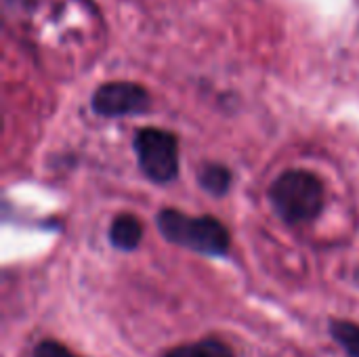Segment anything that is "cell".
I'll return each mask as SVG.
<instances>
[{
	"label": "cell",
	"mask_w": 359,
	"mask_h": 357,
	"mask_svg": "<svg viewBox=\"0 0 359 357\" xmlns=\"http://www.w3.org/2000/svg\"><path fill=\"white\" fill-rule=\"evenodd\" d=\"M231 183H233V173L225 166V164H219V162H206L200 170H198V185L215 196V198H221V196H227L229 189H231Z\"/></svg>",
	"instance_id": "8992f818"
},
{
	"label": "cell",
	"mask_w": 359,
	"mask_h": 357,
	"mask_svg": "<svg viewBox=\"0 0 359 357\" xmlns=\"http://www.w3.org/2000/svg\"><path fill=\"white\" fill-rule=\"evenodd\" d=\"M93 112L103 118H124L145 114L151 105L149 93L135 82H107L101 84L93 99Z\"/></svg>",
	"instance_id": "277c9868"
},
{
	"label": "cell",
	"mask_w": 359,
	"mask_h": 357,
	"mask_svg": "<svg viewBox=\"0 0 359 357\" xmlns=\"http://www.w3.org/2000/svg\"><path fill=\"white\" fill-rule=\"evenodd\" d=\"M32 357H78L72 349H67L65 345L48 339V341H40L34 351H32Z\"/></svg>",
	"instance_id": "9c48e42d"
},
{
	"label": "cell",
	"mask_w": 359,
	"mask_h": 357,
	"mask_svg": "<svg viewBox=\"0 0 359 357\" xmlns=\"http://www.w3.org/2000/svg\"><path fill=\"white\" fill-rule=\"evenodd\" d=\"M330 337L345 349L349 357H359V324L347 322V320H332L330 326Z\"/></svg>",
	"instance_id": "ba28073f"
},
{
	"label": "cell",
	"mask_w": 359,
	"mask_h": 357,
	"mask_svg": "<svg viewBox=\"0 0 359 357\" xmlns=\"http://www.w3.org/2000/svg\"><path fill=\"white\" fill-rule=\"evenodd\" d=\"M141 240H143V225L135 215L122 213L111 221V225H109V244L116 250L133 252V250L139 248Z\"/></svg>",
	"instance_id": "5b68a950"
},
{
	"label": "cell",
	"mask_w": 359,
	"mask_h": 357,
	"mask_svg": "<svg viewBox=\"0 0 359 357\" xmlns=\"http://www.w3.org/2000/svg\"><path fill=\"white\" fill-rule=\"evenodd\" d=\"M141 173L156 185H168L179 177V139L164 128H139L133 139Z\"/></svg>",
	"instance_id": "3957f363"
},
{
	"label": "cell",
	"mask_w": 359,
	"mask_h": 357,
	"mask_svg": "<svg viewBox=\"0 0 359 357\" xmlns=\"http://www.w3.org/2000/svg\"><path fill=\"white\" fill-rule=\"evenodd\" d=\"M156 225L166 242L202 257L219 259L231 248L229 229L212 215L191 217L175 208H164L158 213Z\"/></svg>",
	"instance_id": "6da1fadb"
},
{
	"label": "cell",
	"mask_w": 359,
	"mask_h": 357,
	"mask_svg": "<svg viewBox=\"0 0 359 357\" xmlns=\"http://www.w3.org/2000/svg\"><path fill=\"white\" fill-rule=\"evenodd\" d=\"M162 357H236L231 347L219 339H202L168 349Z\"/></svg>",
	"instance_id": "52a82bcc"
},
{
	"label": "cell",
	"mask_w": 359,
	"mask_h": 357,
	"mask_svg": "<svg viewBox=\"0 0 359 357\" xmlns=\"http://www.w3.org/2000/svg\"><path fill=\"white\" fill-rule=\"evenodd\" d=\"M269 202L284 223H309L318 219L324 210V185L313 173L303 168H290L284 170L271 183Z\"/></svg>",
	"instance_id": "7a4b0ae2"
}]
</instances>
